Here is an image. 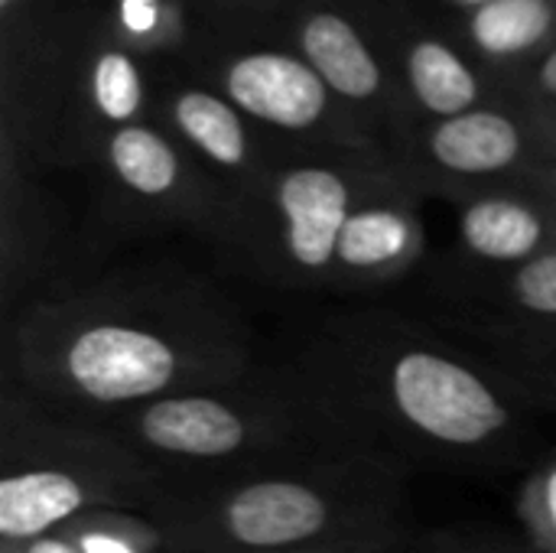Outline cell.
I'll use <instances>...</instances> for the list:
<instances>
[{"label":"cell","instance_id":"6da1fadb","mask_svg":"<svg viewBox=\"0 0 556 553\" xmlns=\"http://www.w3.org/2000/svg\"><path fill=\"white\" fill-rule=\"evenodd\" d=\"M7 381L49 414L108 417L251 378L244 319L189 274L117 271L23 300L7 323Z\"/></svg>","mask_w":556,"mask_h":553},{"label":"cell","instance_id":"7a4b0ae2","mask_svg":"<svg viewBox=\"0 0 556 553\" xmlns=\"http://www.w3.org/2000/svg\"><path fill=\"white\" fill-rule=\"evenodd\" d=\"M300 385L362 453L476 466L525 433L521 394L456 349L391 319L332 326Z\"/></svg>","mask_w":556,"mask_h":553},{"label":"cell","instance_id":"3957f363","mask_svg":"<svg viewBox=\"0 0 556 553\" xmlns=\"http://www.w3.org/2000/svg\"><path fill=\"white\" fill-rule=\"evenodd\" d=\"M401 463L339 453L176 492L147 518L163 553H293L401 535Z\"/></svg>","mask_w":556,"mask_h":553},{"label":"cell","instance_id":"277c9868","mask_svg":"<svg viewBox=\"0 0 556 553\" xmlns=\"http://www.w3.org/2000/svg\"><path fill=\"white\" fill-rule=\"evenodd\" d=\"M166 473L179 492L264 473L274 460H326L355 450L296 381L290 388H212L147 401L88 420Z\"/></svg>","mask_w":556,"mask_h":553},{"label":"cell","instance_id":"5b68a950","mask_svg":"<svg viewBox=\"0 0 556 553\" xmlns=\"http://www.w3.org/2000/svg\"><path fill=\"white\" fill-rule=\"evenodd\" d=\"M179 486L88 420L49 414L13 381L0 407V551H20L91 512L150 515Z\"/></svg>","mask_w":556,"mask_h":553},{"label":"cell","instance_id":"8992f818","mask_svg":"<svg viewBox=\"0 0 556 553\" xmlns=\"http://www.w3.org/2000/svg\"><path fill=\"white\" fill-rule=\"evenodd\" d=\"M365 196L332 166H293L280 173L267 196V212L231 228V244L251 267L300 290H329L342 231Z\"/></svg>","mask_w":556,"mask_h":553},{"label":"cell","instance_id":"52a82bcc","mask_svg":"<svg viewBox=\"0 0 556 553\" xmlns=\"http://www.w3.org/2000/svg\"><path fill=\"white\" fill-rule=\"evenodd\" d=\"M424 254V225L414 205L362 199L342 231L329 290H375L407 274Z\"/></svg>","mask_w":556,"mask_h":553},{"label":"cell","instance_id":"ba28073f","mask_svg":"<svg viewBox=\"0 0 556 553\" xmlns=\"http://www.w3.org/2000/svg\"><path fill=\"white\" fill-rule=\"evenodd\" d=\"M459 248L466 261L508 274L556 248V209L521 196H482L459 212Z\"/></svg>","mask_w":556,"mask_h":553},{"label":"cell","instance_id":"9c48e42d","mask_svg":"<svg viewBox=\"0 0 556 553\" xmlns=\"http://www.w3.org/2000/svg\"><path fill=\"white\" fill-rule=\"evenodd\" d=\"M228 91L248 114L283 130L313 127L329 98L326 81L313 65L277 52L238 59L228 68Z\"/></svg>","mask_w":556,"mask_h":553},{"label":"cell","instance_id":"30bf717a","mask_svg":"<svg viewBox=\"0 0 556 553\" xmlns=\"http://www.w3.org/2000/svg\"><path fill=\"white\" fill-rule=\"evenodd\" d=\"M430 156L456 176H492L521 160V130L498 111H466L437 124Z\"/></svg>","mask_w":556,"mask_h":553},{"label":"cell","instance_id":"8fae6325","mask_svg":"<svg viewBox=\"0 0 556 553\" xmlns=\"http://www.w3.org/2000/svg\"><path fill=\"white\" fill-rule=\"evenodd\" d=\"M108 163L117 176V183L140 202L150 205H173L189 215V199H186V176H182V160L179 153L156 134L137 124H124L114 130L108 140Z\"/></svg>","mask_w":556,"mask_h":553},{"label":"cell","instance_id":"7c38bea8","mask_svg":"<svg viewBox=\"0 0 556 553\" xmlns=\"http://www.w3.org/2000/svg\"><path fill=\"white\" fill-rule=\"evenodd\" d=\"M303 49L319 78L345 98H371L381 85L375 55L358 33L332 13H319L303 29Z\"/></svg>","mask_w":556,"mask_h":553},{"label":"cell","instance_id":"4fadbf2b","mask_svg":"<svg viewBox=\"0 0 556 553\" xmlns=\"http://www.w3.org/2000/svg\"><path fill=\"white\" fill-rule=\"evenodd\" d=\"M176 124L182 137L222 169H241L248 163V134L238 114L215 95L186 91L176 108Z\"/></svg>","mask_w":556,"mask_h":553},{"label":"cell","instance_id":"5bb4252c","mask_svg":"<svg viewBox=\"0 0 556 553\" xmlns=\"http://www.w3.org/2000/svg\"><path fill=\"white\" fill-rule=\"evenodd\" d=\"M414 95L440 117H459L479 98L472 72L440 42H420L407 62Z\"/></svg>","mask_w":556,"mask_h":553},{"label":"cell","instance_id":"9a60e30c","mask_svg":"<svg viewBox=\"0 0 556 553\" xmlns=\"http://www.w3.org/2000/svg\"><path fill=\"white\" fill-rule=\"evenodd\" d=\"M78 553H163L156 525L137 512H91L62 528Z\"/></svg>","mask_w":556,"mask_h":553},{"label":"cell","instance_id":"2e32d148","mask_svg":"<svg viewBox=\"0 0 556 553\" xmlns=\"http://www.w3.org/2000/svg\"><path fill=\"white\" fill-rule=\"evenodd\" d=\"M502 303L511 323H528L534 336L556 329V248L505 274Z\"/></svg>","mask_w":556,"mask_h":553},{"label":"cell","instance_id":"e0dca14e","mask_svg":"<svg viewBox=\"0 0 556 553\" xmlns=\"http://www.w3.org/2000/svg\"><path fill=\"white\" fill-rule=\"evenodd\" d=\"M551 26L547 0H492L479 10L472 33L489 52H521Z\"/></svg>","mask_w":556,"mask_h":553},{"label":"cell","instance_id":"ac0fdd59","mask_svg":"<svg viewBox=\"0 0 556 553\" xmlns=\"http://www.w3.org/2000/svg\"><path fill=\"white\" fill-rule=\"evenodd\" d=\"M518 515L538 553H556V460L528 476Z\"/></svg>","mask_w":556,"mask_h":553},{"label":"cell","instance_id":"d6986e66","mask_svg":"<svg viewBox=\"0 0 556 553\" xmlns=\"http://www.w3.org/2000/svg\"><path fill=\"white\" fill-rule=\"evenodd\" d=\"M94 101L108 121H130L140 108V78L127 55L108 52L94 68Z\"/></svg>","mask_w":556,"mask_h":553},{"label":"cell","instance_id":"ffe728a7","mask_svg":"<svg viewBox=\"0 0 556 553\" xmlns=\"http://www.w3.org/2000/svg\"><path fill=\"white\" fill-rule=\"evenodd\" d=\"M293 553H417L404 544V535H388V538H365V541H339V544H323V548H306Z\"/></svg>","mask_w":556,"mask_h":553},{"label":"cell","instance_id":"44dd1931","mask_svg":"<svg viewBox=\"0 0 556 553\" xmlns=\"http://www.w3.org/2000/svg\"><path fill=\"white\" fill-rule=\"evenodd\" d=\"M124 13V26L134 33H147L156 23V0H124L121 3Z\"/></svg>","mask_w":556,"mask_h":553},{"label":"cell","instance_id":"7402d4cb","mask_svg":"<svg viewBox=\"0 0 556 553\" xmlns=\"http://www.w3.org/2000/svg\"><path fill=\"white\" fill-rule=\"evenodd\" d=\"M3 553H78V548H75L62 531H55V535L39 538V541L26 544V548H20V551H3Z\"/></svg>","mask_w":556,"mask_h":553},{"label":"cell","instance_id":"603a6c76","mask_svg":"<svg viewBox=\"0 0 556 553\" xmlns=\"http://www.w3.org/2000/svg\"><path fill=\"white\" fill-rule=\"evenodd\" d=\"M534 339H538V349H534V352H538V362L556 372V329L538 332ZM547 368H544V372H547Z\"/></svg>","mask_w":556,"mask_h":553},{"label":"cell","instance_id":"cb8c5ba5","mask_svg":"<svg viewBox=\"0 0 556 553\" xmlns=\"http://www.w3.org/2000/svg\"><path fill=\"white\" fill-rule=\"evenodd\" d=\"M541 81H544V88H551L556 95V52L544 62V68H541Z\"/></svg>","mask_w":556,"mask_h":553},{"label":"cell","instance_id":"d4e9b609","mask_svg":"<svg viewBox=\"0 0 556 553\" xmlns=\"http://www.w3.org/2000/svg\"><path fill=\"white\" fill-rule=\"evenodd\" d=\"M427 553H508V551H485V548H466V544H459V548H437V551H427Z\"/></svg>","mask_w":556,"mask_h":553},{"label":"cell","instance_id":"484cf974","mask_svg":"<svg viewBox=\"0 0 556 553\" xmlns=\"http://www.w3.org/2000/svg\"><path fill=\"white\" fill-rule=\"evenodd\" d=\"M7 3H10V0H0V7H7Z\"/></svg>","mask_w":556,"mask_h":553},{"label":"cell","instance_id":"4316f807","mask_svg":"<svg viewBox=\"0 0 556 553\" xmlns=\"http://www.w3.org/2000/svg\"><path fill=\"white\" fill-rule=\"evenodd\" d=\"M482 3H492V0H482Z\"/></svg>","mask_w":556,"mask_h":553}]
</instances>
